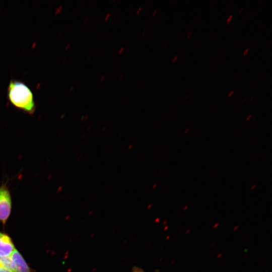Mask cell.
<instances>
[{
	"label": "cell",
	"mask_w": 272,
	"mask_h": 272,
	"mask_svg": "<svg viewBox=\"0 0 272 272\" xmlns=\"http://www.w3.org/2000/svg\"><path fill=\"white\" fill-rule=\"evenodd\" d=\"M10 103L23 112L32 115L36 110L34 95L30 88L22 81L12 80L7 90Z\"/></svg>",
	"instance_id": "6da1fadb"
},
{
	"label": "cell",
	"mask_w": 272,
	"mask_h": 272,
	"mask_svg": "<svg viewBox=\"0 0 272 272\" xmlns=\"http://www.w3.org/2000/svg\"><path fill=\"white\" fill-rule=\"evenodd\" d=\"M12 200L8 182L0 186V222L5 225L11 213Z\"/></svg>",
	"instance_id": "7a4b0ae2"
},
{
	"label": "cell",
	"mask_w": 272,
	"mask_h": 272,
	"mask_svg": "<svg viewBox=\"0 0 272 272\" xmlns=\"http://www.w3.org/2000/svg\"><path fill=\"white\" fill-rule=\"evenodd\" d=\"M15 249L11 237L0 231V257L10 256Z\"/></svg>",
	"instance_id": "3957f363"
},
{
	"label": "cell",
	"mask_w": 272,
	"mask_h": 272,
	"mask_svg": "<svg viewBox=\"0 0 272 272\" xmlns=\"http://www.w3.org/2000/svg\"><path fill=\"white\" fill-rule=\"evenodd\" d=\"M10 256L14 265L15 272H32L23 257L16 249Z\"/></svg>",
	"instance_id": "277c9868"
},
{
	"label": "cell",
	"mask_w": 272,
	"mask_h": 272,
	"mask_svg": "<svg viewBox=\"0 0 272 272\" xmlns=\"http://www.w3.org/2000/svg\"><path fill=\"white\" fill-rule=\"evenodd\" d=\"M131 272H145L142 268L137 267V266H134Z\"/></svg>",
	"instance_id": "5b68a950"
},
{
	"label": "cell",
	"mask_w": 272,
	"mask_h": 272,
	"mask_svg": "<svg viewBox=\"0 0 272 272\" xmlns=\"http://www.w3.org/2000/svg\"><path fill=\"white\" fill-rule=\"evenodd\" d=\"M0 272H13L0 264Z\"/></svg>",
	"instance_id": "8992f818"
},
{
	"label": "cell",
	"mask_w": 272,
	"mask_h": 272,
	"mask_svg": "<svg viewBox=\"0 0 272 272\" xmlns=\"http://www.w3.org/2000/svg\"><path fill=\"white\" fill-rule=\"evenodd\" d=\"M232 18H233V15H231L229 16V17L228 18L227 20V23L228 24H229V23H230V22L231 21L232 19Z\"/></svg>",
	"instance_id": "52a82bcc"
},
{
	"label": "cell",
	"mask_w": 272,
	"mask_h": 272,
	"mask_svg": "<svg viewBox=\"0 0 272 272\" xmlns=\"http://www.w3.org/2000/svg\"><path fill=\"white\" fill-rule=\"evenodd\" d=\"M157 10H155L153 12V13H152V17H154V16L156 15V14H157Z\"/></svg>",
	"instance_id": "ba28073f"
},
{
	"label": "cell",
	"mask_w": 272,
	"mask_h": 272,
	"mask_svg": "<svg viewBox=\"0 0 272 272\" xmlns=\"http://www.w3.org/2000/svg\"><path fill=\"white\" fill-rule=\"evenodd\" d=\"M110 15V14L109 13H108V14L106 15V17H105V21H107V20H108V18L109 17Z\"/></svg>",
	"instance_id": "9c48e42d"
},
{
	"label": "cell",
	"mask_w": 272,
	"mask_h": 272,
	"mask_svg": "<svg viewBox=\"0 0 272 272\" xmlns=\"http://www.w3.org/2000/svg\"><path fill=\"white\" fill-rule=\"evenodd\" d=\"M123 50H124V47H121L120 48V50L119 51V52H118L119 54H121L122 52V51H123Z\"/></svg>",
	"instance_id": "30bf717a"
},
{
	"label": "cell",
	"mask_w": 272,
	"mask_h": 272,
	"mask_svg": "<svg viewBox=\"0 0 272 272\" xmlns=\"http://www.w3.org/2000/svg\"><path fill=\"white\" fill-rule=\"evenodd\" d=\"M177 57H178V56H176L174 58V59L172 60V62H175L176 60L177 59Z\"/></svg>",
	"instance_id": "8fae6325"
},
{
	"label": "cell",
	"mask_w": 272,
	"mask_h": 272,
	"mask_svg": "<svg viewBox=\"0 0 272 272\" xmlns=\"http://www.w3.org/2000/svg\"><path fill=\"white\" fill-rule=\"evenodd\" d=\"M142 10V7H140L138 9V10L137 11L136 14H139L140 13V11Z\"/></svg>",
	"instance_id": "7c38bea8"
},
{
	"label": "cell",
	"mask_w": 272,
	"mask_h": 272,
	"mask_svg": "<svg viewBox=\"0 0 272 272\" xmlns=\"http://www.w3.org/2000/svg\"><path fill=\"white\" fill-rule=\"evenodd\" d=\"M249 51V48L246 49V50L243 53V55H245Z\"/></svg>",
	"instance_id": "4fadbf2b"
},
{
	"label": "cell",
	"mask_w": 272,
	"mask_h": 272,
	"mask_svg": "<svg viewBox=\"0 0 272 272\" xmlns=\"http://www.w3.org/2000/svg\"><path fill=\"white\" fill-rule=\"evenodd\" d=\"M88 19V18H86L85 19L84 21L83 22V24H85L86 23V22L87 21Z\"/></svg>",
	"instance_id": "5bb4252c"
},
{
	"label": "cell",
	"mask_w": 272,
	"mask_h": 272,
	"mask_svg": "<svg viewBox=\"0 0 272 272\" xmlns=\"http://www.w3.org/2000/svg\"><path fill=\"white\" fill-rule=\"evenodd\" d=\"M234 93V91H232L230 92V93L228 95V97H230Z\"/></svg>",
	"instance_id": "9a60e30c"
},
{
	"label": "cell",
	"mask_w": 272,
	"mask_h": 272,
	"mask_svg": "<svg viewBox=\"0 0 272 272\" xmlns=\"http://www.w3.org/2000/svg\"><path fill=\"white\" fill-rule=\"evenodd\" d=\"M147 33V31L145 30L143 32V33H142V35L143 36L145 35V34Z\"/></svg>",
	"instance_id": "2e32d148"
},
{
	"label": "cell",
	"mask_w": 272,
	"mask_h": 272,
	"mask_svg": "<svg viewBox=\"0 0 272 272\" xmlns=\"http://www.w3.org/2000/svg\"><path fill=\"white\" fill-rule=\"evenodd\" d=\"M192 34V32H190V34L188 35L187 38H189Z\"/></svg>",
	"instance_id": "e0dca14e"
},
{
	"label": "cell",
	"mask_w": 272,
	"mask_h": 272,
	"mask_svg": "<svg viewBox=\"0 0 272 272\" xmlns=\"http://www.w3.org/2000/svg\"><path fill=\"white\" fill-rule=\"evenodd\" d=\"M104 78H105L104 76H102L100 79V81L102 82L103 80L104 79Z\"/></svg>",
	"instance_id": "ac0fdd59"
},
{
	"label": "cell",
	"mask_w": 272,
	"mask_h": 272,
	"mask_svg": "<svg viewBox=\"0 0 272 272\" xmlns=\"http://www.w3.org/2000/svg\"><path fill=\"white\" fill-rule=\"evenodd\" d=\"M243 10V8H242L241 10L239 11L238 14H240L241 12V11Z\"/></svg>",
	"instance_id": "d6986e66"
},
{
	"label": "cell",
	"mask_w": 272,
	"mask_h": 272,
	"mask_svg": "<svg viewBox=\"0 0 272 272\" xmlns=\"http://www.w3.org/2000/svg\"><path fill=\"white\" fill-rule=\"evenodd\" d=\"M122 77H123V75H121V76H120V77L119 78V80H121V79H122Z\"/></svg>",
	"instance_id": "ffe728a7"
},
{
	"label": "cell",
	"mask_w": 272,
	"mask_h": 272,
	"mask_svg": "<svg viewBox=\"0 0 272 272\" xmlns=\"http://www.w3.org/2000/svg\"><path fill=\"white\" fill-rule=\"evenodd\" d=\"M254 98V96H253L252 98L250 99V101H251L253 98Z\"/></svg>",
	"instance_id": "44dd1931"
},
{
	"label": "cell",
	"mask_w": 272,
	"mask_h": 272,
	"mask_svg": "<svg viewBox=\"0 0 272 272\" xmlns=\"http://www.w3.org/2000/svg\"><path fill=\"white\" fill-rule=\"evenodd\" d=\"M251 117V115H250L249 116H248V117L247 118V120L249 119V118Z\"/></svg>",
	"instance_id": "7402d4cb"
},
{
	"label": "cell",
	"mask_w": 272,
	"mask_h": 272,
	"mask_svg": "<svg viewBox=\"0 0 272 272\" xmlns=\"http://www.w3.org/2000/svg\"><path fill=\"white\" fill-rule=\"evenodd\" d=\"M116 16H117V15H115V17H114L113 20H114V19L116 18Z\"/></svg>",
	"instance_id": "603a6c76"
},
{
	"label": "cell",
	"mask_w": 272,
	"mask_h": 272,
	"mask_svg": "<svg viewBox=\"0 0 272 272\" xmlns=\"http://www.w3.org/2000/svg\"><path fill=\"white\" fill-rule=\"evenodd\" d=\"M245 100H246V98H245V99L243 100L242 103H243V102L245 101Z\"/></svg>",
	"instance_id": "cb8c5ba5"
}]
</instances>
